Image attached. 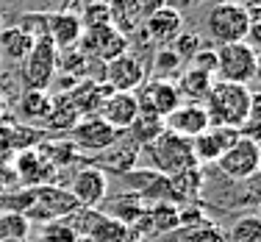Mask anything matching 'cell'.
Wrapping results in <instances>:
<instances>
[{
	"label": "cell",
	"mask_w": 261,
	"mask_h": 242,
	"mask_svg": "<svg viewBox=\"0 0 261 242\" xmlns=\"http://www.w3.org/2000/svg\"><path fill=\"white\" fill-rule=\"evenodd\" d=\"M136 101H139V111H147V114H156L164 120L167 114H172L178 106H181V95H178L175 81L167 78H150L142 84V89L136 92Z\"/></svg>",
	"instance_id": "12"
},
{
	"label": "cell",
	"mask_w": 261,
	"mask_h": 242,
	"mask_svg": "<svg viewBox=\"0 0 261 242\" xmlns=\"http://www.w3.org/2000/svg\"><path fill=\"white\" fill-rule=\"evenodd\" d=\"M214 164L228 181H236V184L253 181L258 176V167H261V142L256 136L242 134Z\"/></svg>",
	"instance_id": "5"
},
{
	"label": "cell",
	"mask_w": 261,
	"mask_h": 242,
	"mask_svg": "<svg viewBox=\"0 0 261 242\" xmlns=\"http://www.w3.org/2000/svg\"><path fill=\"white\" fill-rule=\"evenodd\" d=\"M225 242H261V220L256 214H245L225 231Z\"/></svg>",
	"instance_id": "32"
},
{
	"label": "cell",
	"mask_w": 261,
	"mask_h": 242,
	"mask_svg": "<svg viewBox=\"0 0 261 242\" xmlns=\"http://www.w3.org/2000/svg\"><path fill=\"white\" fill-rule=\"evenodd\" d=\"M145 153H147V161H150L147 167L167 178L178 176L184 170H192V167H200L195 161V153H192V142L167 131V128L145 148Z\"/></svg>",
	"instance_id": "2"
},
{
	"label": "cell",
	"mask_w": 261,
	"mask_h": 242,
	"mask_svg": "<svg viewBox=\"0 0 261 242\" xmlns=\"http://www.w3.org/2000/svg\"><path fill=\"white\" fill-rule=\"evenodd\" d=\"M211 84H214V76L200 72V70H195V67H186V70H181V72H178V81H175L181 101H186V103H200V106H203V101L208 98Z\"/></svg>",
	"instance_id": "21"
},
{
	"label": "cell",
	"mask_w": 261,
	"mask_h": 242,
	"mask_svg": "<svg viewBox=\"0 0 261 242\" xmlns=\"http://www.w3.org/2000/svg\"><path fill=\"white\" fill-rule=\"evenodd\" d=\"M78 120H81V114H78L75 103H72L70 95L64 92V95L53 98V109H50V114H47V120H45V131L67 134V131H72V128L78 126Z\"/></svg>",
	"instance_id": "24"
},
{
	"label": "cell",
	"mask_w": 261,
	"mask_h": 242,
	"mask_svg": "<svg viewBox=\"0 0 261 242\" xmlns=\"http://www.w3.org/2000/svg\"><path fill=\"white\" fill-rule=\"evenodd\" d=\"M53 109V98L42 89H25V95L20 98V117L31 123H45L47 114Z\"/></svg>",
	"instance_id": "27"
},
{
	"label": "cell",
	"mask_w": 261,
	"mask_h": 242,
	"mask_svg": "<svg viewBox=\"0 0 261 242\" xmlns=\"http://www.w3.org/2000/svg\"><path fill=\"white\" fill-rule=\"evenodd\" d=\"M56 67H61V72H64V76H70V78L78 81L81 76H86V70H89V59H86L78 47H72V51H61L59 53Z\"/></svg>",
	"instance_id": "35"
},
{
	"label": "cell",
	"mask_w": 261,
	"mask_h": 242,
	"mask_svg": "<svg viewBox=\"0 0 261 242\" xmlns=\"http://www.w3.org/2000/svg\"><path fill=\"white\" fill-rule=\"evenodd\" d=\"M130 242H147V239H130Z\"/></svg>",
	"instance_id": "42"
},
{
	"label": "cell",
	"mask_w": 261,
	"mask_h": 242,
	"mask_svg": "<svg viewBox=\"0 0 261 242\" xmlns=\"http://www.w3.org/2000/svg\"><path fill=\"white\" fill-rule=\"evenodd\" d=\"M11 170H14L17 184H22V187H42V184H53V178H56V167L36 148L17 153Z\"/></svg>",
	"instance_id": "16"
},
{
	"label": "cell",
	"mask_w": 261,
	"mask_h": 242,
	"mask_svg": "<svg viewBox=\"0 0 261 242\" xmlns=\"http://www.w3.org/2000/svg\"><path fill=\"white\" fill-rule=\"evenodd\" d=\"M167 47H170V51L175 53L178 59L184 61V64H189V61H192V56H195V53L203 47V36H200V34H195V31H186V28H181V34H178L175 39H172L170 45H167Z\"/></svg>",
	"instance_id": "34"
},
{
	"label": "cell",
	"mask_w": 261,
	"mask_h": 242,
	"mask_svg": "<svg viewBox=\"0 0 261 242\" xmlns=\"http://www.w3.org/2000/svg\"><path fill=\"white\" fill-rule=\"evenodd\" d=\"M150 67H153V78H167V81H172L178 72L184 70V61L178 59V56L170 51V47H159V51L153 53V59H150Z\"/></svg>",
	"instance_id": "33"
},
{
	"label": "cell",
	"mask_w": 261,
	"mask_h": 242,
	"mask_svg": "<svg viewBox=\"0 0 261 242\" xmlns=\"http://www.w3.org/2000/svg\"><path fill=\"white\" fill-rule=\"evenodd\" d=\"M17 187V178H14V170H9V167L0 164V195H3L6 189H14Z\"/></svg>",
	"instance_id": "39"
},
{
	"label": "cell",
	"mask_w": 261,
	"mask_h": 242,
	"mask_svg": "<svg viewBox=\"0 0 261 242\" xmlns=\"http://www.w3.org/2000/svg\"><path fill=\"white\" fill-rule=\"evenodd\" d=\"M142 28H145L147 39H150L153 45L167 47L178 34H181V28H184V14H181L178 9H172V6H164V9H159L156 14L147 17V20L142 22Z\"/></svg>",
	"instance_id": "19"
},
{
	"label": "cell",
	"mask_w": 261,
	"mask_h": 242,
	"mask_svg": "<svg viewBox=\"0 0 261 242\" xmlns=\"http://www.w3.org/2000/svg\"><path fill=\"white\" fill-rule=\"evenodd\" d=\"M84 31H97L111 26V11H109V0H92V3L84 6V11L78 14Z\"/></svg>",
	"instance_id": "31"
},
{
	"label": "cell",
	"mask_w": 261,
	"mask_h": 242,
	"mask_svg": "<svg viewBox=\"0 0 261 242\" xmlns=\"http://www.w3.org/2000/svg\"><path fill=\"white\" fill-rule=\"evenodd\" d=\"M203 109H206L211 126L236 128L245 136H256L258 139V131H256L258 128V95L250 86L228 84V81L214 78L208 98L203 101Z\"/></svg>",
	"instance_id": "1"
},
{
	"label": "cell",
	"mask_w": 261,
	"mask_h": 242,
	"mask_svg": "<svg viewBox=\"0 0 261 242\" xmlns=\"http://www.w3.org/2000/svg\"><path fill=\"white\" fill-rule=\"evenodd\" d=\"M47 36L56 45V51H72L78 47L81 36H84V26L78 20V11H56L47 17Z\"/></svg>",
	"instance_id": "20"
},
{
	"label": "cell",
	"mask_w": 261,
	"mask_h": 242,
	"mask_svg": "<svg viewBox=\"0 0 261 242\" xmlns=\"http://www.w3.org/2000/svg\"><path fill=\"white\" fill-rule=\"evenodd\" d=\"M136 114H139L136 92H111L103 101L100 111H97V117H100L103 123H109L111 128H117V131H122V134L130 128V123L136 120Z\"/></svg>",
	"instance_id": "17"
},
{
	"label": "cell",
	"mask_w": 261,
	"mask_h": 242,
	"mask_svg": "<svg viewBox=\"0 0 261 242\" xmlns=\"http://www.w3.org/2000/svg\"><path fill=\"white\" fill-rule=\"evenodd\" d=\"M161 131H164V120H161V117L147 114V111H139L125 134H130V142H136L139 148H147Z\"/></svg>",
	"instance_id": "28"
},
{
	"label": "cell",
	"mask_w": 261,
	"mask_h": 242,
	"mask_svg": "<svg viewBox=\"0 0 261 242\" xmlns=\"http://www.w3.org/2000/svg\"><path fill=\"white\" fill-rule=\"evenodd\" d=\"M139 153H142V148L136 145V142H117L114 148H109L106 151V156H103V167L100 170L109 176V173H117V176H125V173H130L136 167V161H139Z\"/></svg>",
	"instance_id": "23"
},
{
	"label": "cell",
	"mask_w": 261,
	"mask_h": 242,
	"mask_svg": "<svg viewBox=\"0 0 261 242\" xmlns=\"http://www.w3.org/2000/svg\"><path fill=\"white\" fill-rule=\"evenodd\" d=\"M253 22L245 6L233 3V0H220L208 9L206 14V34L214 42V47L231 45V42H245L250 34Z\"/></svg>",
	"instance_id": "3"
},
{
	"label": "cell",
	"mask_w": 261,
	"mask_h": 242,
	"mask_svg": "<svg viewBox=\"0 0 261 242\" xmlns=\"http://www.w3.org/2000/svg\"><path fill=\"white\" fill-rule=\"evenodd\" d=\"M206 0H167V6H172V9H197V6H203Z\"/></svg>",
	"instance_id": "40"
},
{
	"label": "cell",
	"mask_w": 261,
	"mask_h": 242,
	"mask_svg": "<svg viewBox=\"0 0 261 242\" xmlns=\"http://www.w3.org/2000/svg\"><path fill=\"white\" fill-rule=\"evenodd\" d=\"M159 242H225V228H220L217 223H206V226H189L175 231H170L167 237H161Z\"/></svg>",
	"instance_id": "26"
},
{
	"label": "cell",
	"mask_w": 261,
	"mask_h": 242,
	"mask_svg": "<svg viewBox=\"0 0 261 242\" xmlns=\"http://www.w3.org/2000/svg\"><path fill=\"white\" fill-rule=\"evenodd\" d=\"M81 237L75 234V228L70 226V220H53L42 226L39 242H78Z\"/></svg>",
	"instance_id": "36"
},
{
	"label": "cell",
	"mask_w": 261,
	"mask_h": 242,
	"mask_svg": "<svg viewBox=\"0 0 261 242\" xmlns=\"http://www.w3.org/2000/svg\"><path fill=\"white\" fill-rule=\"evenodd\" d=\"M109 11H111V28H117L125 39L145 22L134 0H109Z\"/></svg>",
	"instance_id": "25"
},
{
	"label": "cell",
	"mask_w": 261,
	"mask_h": 242,
	"mask_svg": "<svg viewBox=\"0 0 261 242\" xmlns=\"http://www.w3.org/2000/svg\"><path fill=\"white\" fill-rule=\"evenodd\" d=\"M31 237V220L14 212H0V242H25Z\"/></svg>",
	"instance_id": "30"
},
{
	"label": "cell",
	"mask_w": 261,
	"mask_h": 242,
	"mask_svg": "<svg viewBox=\"0 0 261 242\" xmlns=\"http://www.w3.org/2000/svg\"><path fill=\"white\" fill-rule=\"evenodd\" d=\"M242 136V131H236V128H220V126H208L203 134H197L192 142V153H195V161L200 167L206 164H214L217 159L222 156V153L228 151V148L233 145L236 139Z\"/></svg>",
	"instance_id": "15"
},
{
	"label": "cell",
	"mask_w": 261,
	"mask_h": 242,
	"mask_svg": "<svg viewBox=\"0 0 261 242\" xmlns=\"http://www.w3.org/2000/svg\"><path fill=\"white\" fill-rule=\"evenodd\" d=\"M211 126L208 123V114L200 103H181L172 114L164 117V128L184 139H195L197 134H203L206 128Z\"/></svg>",
	"instance_id": "18"
},
{
	"label": "cell",
	"mask_w": 261,
	"mask_h": 242,
	"mask_svg": "<svg viewBox=\"0 0 261 242\" xmlns=\"http://www.w3.org/2000/svg\"><path fill=\"white\" fill-rule=\"evenodd\" d=\"M78 51L89 61L109 64L117 56L128 53V39L117 28L106 26V28H97V31H84V36H81V42H78Z\"/></svg>",
	"instance_id": "11"
},
{
	"label": "cell",
	"mask_w": 261,
	"mask_h": 242,
	"mask_svg": "<svg viewBox=\"0 0 261 242\" xmlns=\"http://www.w3.org/2000/svg\"><path fill=\"white\" fill-rule=\"evenodd\" d=\"M0 47H3V53L9 56L11 61H25V56L31 53V47H34V36H31L28 31H22L20 26L6 28L3 34H0Z\"/></svg>",
	"instance_id": "29"
},
{
	"label": "cell",
	"mask_w": 261,
	"mask_h": 242,
	"mask_svg": "<svg viewBox=\"0 0 261 242\" xmlns=\"http://www.w3.org/2000/svg\"><path fill=\"white\" fill-rule=\"evenodd\" d=\"M178 228V206L175 203H150L145 206L142 217L130 226L136 239H161Z\"/></svg>",
	"instance_id": "14"
},
{
	"label": "cell",
	"mask_w": 261,
	"mask_h": 242,
	"mask_svg": "<svg viewBox=\"0 0 261 242\" xmlns=\"http://www.w3.org/2000/svg\"><path fill=\"white\" fill-rule=\"evenodd\" d=\"M136 3V9H139V14H142V20H147L150 14H156L159 9H164L167 6V0H134Z\"/></svg>",
	"instance_id": "38"
},
{
	"label": "cell",
	"mask_w": 261,
	"mask_h": 242,
	"mask_svg": "<svg viewBox=\"0 0 261 242\" xmlns=\"http://www.w3.org/2000/svg\"><path fill=\"white\" fill-rule=\"evenodd\" d=\"M122 131L111 128L109 123H103L100 117H81L78 126L72 131H67V139L75 145L78 153H106L109 148H114L122 139Z\"/></svg>",
	"instance_id": "8"
},
{
	"label": "cell",
	"mask_w": 261,
	"mask_h": 242,
	"mask_svg": "<svg viewBox=\"0 0 261 242\" xmlns=\"http://www.w3.org/2000/svg\"><path fill=\"white\" fill-rule=\"evenodd\" d=\"M233 3H239V6H253L256 0H233Z\"/></svg>",
	"instance_id": "41"
},
{
	"label": "cell",
	"mask_w": 261,
	"mask_h": 242,
	"mask_svg": "<svg viewBox=\"0 0 261 242\" xmlns=\"http://www.w3.org/2000/svg\"><path fill=\"white\" fill-rule=\"evenodd\" d=\"M67 220L75 228L78 237L84 234L86 242H130V239H136L128 226H122L120 220L109 217L100 209H78Z\"/></svg>",
	"instance_id": "7"
},
{
	"label": "cell",
	"mask_w": 261,
	"mask_h": 242,
	"mask_svg": "<svg viewBox=\"0 0 261 242\" xmlns=\"http://www.w3.org/2000/svg\"><path fill=\"white\" fill-rule=\"evenodd\" d=\"M56 59H59V51L50 42V36H36L31 53L25 56V86L28 89H42L47 92V86L53 84L56 78Z\"/></svg>",
	"instance_id": "9"
},
{
	"label": "cell",
	"mask_w": 261,
	"mask_h": 242,
	"mask_svg": "<svg viewBox=\"0 0 261 242\" xmlns=\"http://www.w3.org/2000/svg\"><path fill=\"white\" fill-rule=\"evenodd\" d=\"M217 81L228 84H253L258 78V51L247 42H231L217 47Z\"/></svg>",
	"instance_id": "4"
},
{
	"label": "cell",
	"mask_w": 261,
	"mask_h": 242,
	"mask_svg": "<svg viewBox=\"0 0 261 242\" xmlns=\"http://www.w3.org/2000/svg\"><path fill=\"white\" fill-rule=\"evenodd\" d=\"M78 201L70 195L67 187L59 184H42V187H31V206L25 217L31 223L42 220V223H53V220H67L70 214L78 212Z\"/></svg>",
	"instance_id": "6"
},
{
	"label": "cell",
	"mask_w": 261,
	"mask_h": 242,
	"mask_svg": "<svg viewBox=\"0 0 261 242\" xmlns=\"http://www.w3.org/2000/svg\"><path fill=\"white\" fill-rule=\"evenodd\" d=\"M67 189L78 201L81 209H100V203L109 198V176L97 164L81 167Z\"/></svg>",
	"instance_id": "13"
},
{
	"label": "cell",
	"mask_w": 261,
	"mask_h": 242,
	"mask_svg": "<svg viewBox=\"0 0 261 242\" xmlns=\"http://www.w3.org/2000/svg\"><path fill=\"white\" fill-rule=\"evenodd\" d=\"M100 206H106V209H100V212H106L109 217H114V220H120L122 226L130 228L142 217L147 203L142 201L136 192H122V195H117V198H106Z\"/></svg>",
	"instance_id": "22"
},
{
	"label": "cell",
	"mask_w": 261,
	"mask_h": 242,
	"mask_svg": "<svg viewBox=\"0 0 261 242\" xmlns=\"http://www.w3.org/2000/svg\"><path fill=\"white\" fill-rule=\"evenodd\" d=\"M145 76H147V61L142 56L130 53V47H128V53H122L114 61L103 64V76L97 81L109 84L114 92H136L145 84Z\"/></svg>",
	"instance_id": "10"
},
{
	"label": "cell",
	"mask_w": 261,
	"mask_h": 242,
	"mask_svg": "<svg viewBox=\"0 0 261 242\" xmlns=\"http://www.w3.org/2000/svg\"><path fill=\"white\" fill-rule=\"evenodd\" d=\"M189 67H195V70H200V72L214 76V72H217V47H200V51L192 56Z\"/></svg>",
	"instance_id": "37"
}]
</instances>
